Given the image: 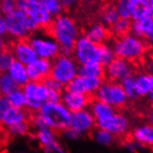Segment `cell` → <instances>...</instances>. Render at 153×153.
<instances>
[{
  "label": "cell",
  "mask_w": 153,
  "mask_h": 153,
  "mask_svg": "<svg viewBox=\"0 0 153 153\" xmlns=\"http://www.w3.org/2000/svg\"><path fill=\"white\" fill-rule=\"evenodd\" d=\"M133 137L142 146L153 148V125L147 124L136 128L133 133Z\"/></svg>",
  "instance_id": "obj_21"
},
{
  "label": "cell",
  "mask_w": 153,
  "mask_h": 153,
  "mask_svg": "<svg viewBox=\"0 0 153 153\" xmlns=\"http://www.w3.org/2000/svg\"><path fill=\"white\" fill-rule=\"evenodd\" d=\"M10 51L15 60L22 62L26 66L37 59L29 40L26 39H18V41L13 43Z\"/></svg>",
  "instance_id": "obj_16"
},
{
  "label": "cell",
  "mask_w": 153,
  "mask_h": 153,
  "mask_svg": "<svg viewBox=\"0 0 153 153\" xmlns=\"http://www.w3.org/2000/svg\"><path fill=\"white\" fill-rule=\"evenodd\" d=\"M94 98V94H82L75 92H65L61 96L60 104H64L71 112L85 110Z\"/></svg>",
  "instance_id": "obj_14"
},
{
  "label": "cell",
  "mask_w": 153,
  "mask_h": 153,
  "mask_svg": "<svg viewBox=\"0 0 153 153\" xmlns=\"http://www.w3.org/2000/svg\"><path fill=\"white\" fill-rule=\"evenodd\" d=\"M40 114L46 127L56 137H60L71 125V115L60 103H45Z\"/></svg>",
  "instance_id": "obj_2"
},
{
  "label": "cell",
  "mask_w": 153,
  "mask_h": 153,
  "mask_svg": "<svg viewBox=\"0 0 153 153\" xmlns=\"http://www.w3.org/2000/svg\"><path fill=\"white\" fill-rule=\"evenodd\" d=\"M94 96L97 100L112 106L118 111L123 109L128 100L121 85L112 81L103 82Z\"/></svg>",
  "instance_id": "obj_5"
},
{
  "label": "cell",
  "mask_w": 153,
  "mask_h": 153,
  "mask_svg": "<svg viewBox=\"0 0 153 153\" xmlns=\"http://www.w3.org/2000/svg\"><path fill=\"white\" fill-rule=\"evenodd\" d=\"M141 3L147 8V13L149 8L153 7V0H141Z\"/></svg>",
  "instance_id": "obj_40"
},
{
  "label": "cell",
  "mask_w": 153,
  "mask_h": 153,
  "mask_svg": "<svg viewBox=\"0 0 153 153\" xmlns=\"http://www.w3.org/2000/svg\"><path fill=\"white\" fill-rule=\"evenodd\" d=\"M74 54L80 65L90 63L101 64V45H97L85 36L79 37L74 45Z\"/></svg>",
  "instance_id": "obj_7"
},
{
  "label": "cell",
  "mask_w": 153,
  "mask_h": 153,
  "mask_svg": "<svg viewBox=\"0 0 153 153\" xmlns=\"http://www.w3.org/2000/svg\"><path fill=\"white\" fill-rule=\"evenodd\" d=\"M148 16L151 17L152 19H153V7H150L149 10H148Z\"/></svg>",
  "instance_id": "obj_44"
},
{
  "label": "cell",
  "mask_w": 153,
  "mask_h": 153,
  "mask_svg": "<svg viewBox=\"0 0 153 153\" xmlns=\"http://www.w3.org/2000/svg\"><path fill=\"white\" fill-rule=\"evenodd\" d=\"M7 100L10 107L13 108H22L26 104V97L22 89H19L10 94L7 97Z\"/></svg>",
  "instance_id": "obj_31"
},
{
  "label": "cell",
  "mask_w": 153,
  "mask_h": 153,
  "mask_svg": "<svg viewBox=\"0 0 153 153\" xmlns=\"http://www.w3.org/2000/svg\"><path fill=\"white\" fill-rule=\"evenodd\" d=\"M77 75L97 77L103 80L105 76V69L104 66L100 63H90L81 65L80 67H78Z\"/></svg>",
  "instance_id": "obj_25"
},
{
  "label": "cell",
  "mask_w": 153,
  "mask_h": 153,
  "mask_svg": "<svg viewBox=\"0 0 153 153\" xmlns=\"http://www.w3.org/2000/svg\"><path fill=\"white\" fill-rule=\"evenodd\" d=\"M129 2H132V3H137V2H140L141 0H127Z\"/></svg>",
  "instance_id": "obj_46"
},
{
  "label": "cell",
  "mask_w": 153,
  "mask_h": 153,
  "mask_svg": "<svg viewBox=\"0 0 153 153\" xmlns=\"http://www.w3.org/2000/svg\"><path fill=\"white\" fill-rule=\"evenodd\" d=\"M19 89H22V87L12 79L7 71L0 73V97H7L10 94Z\"/></svg>",
  "instance_id": "obj_24"
},
{
  "label": "cell",
  "mask_w": 153,
  "mask_h": 153,
  "mask_svg": "<svg viewBox=\"0 0 153 153\" xmlns=\"http://www.w3.org/2000/svg\"><path fill=\"white\" fill-rule=\"evenodd\" d=\"M134 85L139 97H146L153 89V74H141L134 77Z\"/></svg>",
  "instance_id": "obj_22"
},
{
  "label": "cell",
  "mask_w": 153,
  "mask_h": 153,
  "mask_svg": "<svg viewBox=\"0 0 153 153\" xmlns=\"http://www.w3.org/2000/svg\"><path fill=\"white\" fill-rule=\"evenodd\" d=\"M103 80L97 77L76 75L64 86L65 92H75L82 94H95L100 88Z\"/></svg>",
  "instance_id": "obj_12"
},
{
  "label": "cell",
  "mask_w": 153,
  "mask_h": 153,
  "mask_svg": "<svg viewBox=\"0 0 153 153\" xmlns=\"http://www.w3.org/2000/svg\"><path fill=\"white\" fill-rule=\"evenodd\" d=\"M112 49L116 58L127 61H136L142 58L146 50L143 40L133 33H127L119 36L113 45Z\"/></svg>",
  "instance_id": "obj_3"
},
{
  "label": "cell",
  "mask_w": 153,
  "mask_h": 153,
  "mask_svg": "<svg viewBox=\"0 0 153 153\" xmlns=\"http://www.w3.org/2000/svg\"><path fill=\"white\" fill-rule=\"evenodd\" d=\"M48 29L50 30L51 37L59 44L61 55L71 56L79 38V31L74 21L66 15H59Z\"/></svg>",
  "instance_id": "obj_1"
},
{
  "label": "cell",
  "mask_w": 153,
  "mask_h": 153,
  "mask_svg": "<svg viewBox=\"0 0 153 153\" xmlns=\"http://www.w3.org/2000/svg\"><path fill=\"white\" fill-rule=\"evenodd\" d=\"M153 27V19L149 16H145L134 20L131 24L132 33L138 37H147Z\"/></svg>",
  "instance_id": "obj_19"
},
{
  "label": "cell",
  "mask_w": 153,
  "mask_h": 153,
  "mask_svg": "<svg viewBox=\"0 0 153 153\" xmlns=\"http://www.w3.org/2000/svg\"><path fill=\"white\" fill-rule=\"evenodd\" d=\"M148 118H149V121L150 124H152V125H153V110L149 113Z\"/></svg>",
  "instance_id": "obj_43"
},
{
  "label": "cell",
  "mask_w": 153,
  "mask_h": 153,
  "mask_svg": "<svg viewBox=\"0 0 153 153\" xmlns=\"http://www.w3.org/2000/svg\"><path fill=\"white\" fill-rule=\"evenodd\" d=\"M120 85L123 87V91H124L125 95H126L128 100H136L139 97V96L137 93L136 85H134V77L129 76V77L124 78L123 80L121 81Z\"/></svg>",
  "instance_id": "obj_28"
},
{
  "label": "cell",
  "mask_w": 153,
  "mask_h": 153,
  "mask_svg": "<svg viewBox=\"0 0 153 153\" xmlns=\"http://www.w3.org/2000/svg\"><path fill=\"white\" fill-rule=\"evenodd\" d=\"M22 90L26 97V104L32 108L40 109L42 105L48 102L49 88L42 83L29 81L22 87Z\"/></svg>",
  "instance_id": "obj_9"
},
{
  "label": "cell",
  "mask_w": 153,
  "mask_h": 153,
  "mask_svg": "<svg viewBox=\"0 0 153 153\" xmlns=\"http://www.w3.org/2000/svg\"><path fill=\"white\" fill-rule=\"evenodd\" d=\"M149 96V100L153 103V89L151 90V91H150V93L148 95Z\"/></svg>",
  "instance_id": "obj_45"
},
{
  "label": "cell",
  "mask_w": 153,
  "mask_h": 153,
  "mask_svg": "<svg viewBox=\"0 0 153 153\" xmlns=\"http://www.w3.org/2000/svg\"><path fill=\"white\" fill-rule=\"evenodd\" d=\"M85 37L95 44L102 45L108 38V30L103 24H93L86 30Z\"/></svg>",
  "instance_id": "obj_23"
},
{
  "label": "cell",
  "mask_w": 153,
  "mask_h": 153,
  "mask_svg": "<svg viewBox=\"0 0 153 153\" xmlns=\"http://www.w3.org/2000/svg\"><path fill=\"white\" fill-rule=\"evenodd\" d=\"M17 8L28 15L38 25V27H48L51 24L53 17L46 10L43 0H16Z\"/></svg>",
  "instance_id": "obj_8"
},
{
  "label": "cell",
  "mask_w": 153,
  "mask_h": 153,
  "mask_svg": "<svg viewBox=\"0 0 153 153\" xmlns=\"http://www.w3.org/2000/svg\"><path fill=\"white\" fill-rule=\"evenodd\" d=\"M10 108V105L8 103L7 97H0V122H2L4 116L7 110Z\"/></svg>",
  "instance_id": "obj_37"
},
{
  "label": "cell",
  "mask_w": 153,
  "mask_h": 153,
  "mask_svg": "<svg viewBox=\"0 0 153 153\" xmlns=\"http://www.w3.org/2000/svg\"><path fill=\"white\" fill-rule=\"evenodd\" d=\"M5 42L2 38V36H0V54H1L5 50Z\"/></svg>",
  "instance_id": "obj_42"
},
{
  "label": "cell",
  "mask_w": 153,
  "mask_h": 153,
  "mask_svg": "<svg viewBox=\"0 0 153 153\" xmlns=\"http://www.w3.org/2000/svg\"><path fill=\"white\" fill-rule=\"evenodd\" d=\"M0 73H2V71H1V69H0Z\"/></svg>",
  "instance_id": "obj_48"
},
{
  "label": "cell",
  "mask_w": 153,
  "mask_h": 153,
  "mask_svg": "<svg viewBox=\"0 0 153 153\" xmlns=\"http://www.w3.org/2000/svg\"><path fill=\"white\" fill-rule=\"evenodd\" d=\"M115 54L111 47L101 45V64L103 66H107L115 59Z\"/></svg>",
  "instance_id": "obj_35"
},
{
  "label": "cell",
  "mask_w": 153,
  "mask_h": 153,
  "mask_svg": "<svg viewBox=\"0 0 153 153\" xmlns=\"http://www.w3.org/2000/svg\"><path fill=\"white\" fill-rule=\"evenodd\" d=\"M96 126V121L92 114L88 111H81L78 112H73L70 127L78 131L89 132Z\"/></svg>",
  "instance_id": "obj_17"
},
{
  "label": "cell",
  "mask_w": 153,
  "mask_h": 153,
  "mask_svg": "<svg viewBox=\"0 0 153 153\" xmlns=\"http://www.w3.org/2000/svg\"><path fill=\"white\" fill-rule=\"evenodd\" d=\"M131 22L130 20H126V19H120L117 21L112 26V31L115 34L119 35V36H122V35L127 34L128 32L131 30Z\"/></svg>",
  "instance_id": "obj_33"
},
{
  "label": "cell",
  "mask_w": 153,
  "mask_h": 153,
  "mask_svg": "<svg viewBox=\"0 0 153 153\" xmlns=\"http://www.w3.org/2000/svg\"><path fill=\"white\" fill-rule=\"evenodd\" d=\"M7 33L17 39H24L31 32L35 31L38 25L23 11L16 10L5 15Z\"/></svg>",
  "instance_id": "obj_4"
},
{
  "label": "cell",
  "mask_w": 153,
  "mask_h": 153,
  "mask_svg": "<svg viewBox=\"0 0 153 153\" xmlns=\"http://www.w3.org/2000/svg\"><path fill=\"white\" fill-rule=\"evenodd\" d=\"M29 42L37 58L50 60L58 57L60 53L59 44L51 36H33L29 40Z\"/></svg>",
  "instance_id": "obj_10"
},
{
  "label": "cell",
  "mask_w": 153,
  "mask_h": 153,
  "mask_svg": "<svg viewBox=\"0 0 153 153\" xmlns=\"http://www.w3.org/2000/svg\"><path fill=\"white\" fill-rule=\"evenodd\" d=\"M133 5L134 3L129 2L127 0H119L115 8L121 19H132L133 14Z\"/></svg>",
  "instance_id": "obj_29"
},
{
  "label": "cell",
  "mask_w": 153,
  "mask_h": 153,
  "mask_svg": "<svg viewBox=\"0 0 153 153\" xmlns=\"http://www.w3.org/2000/svg\"><path fill=\"white\" fill-rule=\"evenodd\" d=\"M22 121H27L25 113L23 111V110L22 108H13L10 107V109L7 110V111L6 112L4 118L2 120V123L5 125H14L16 123H19Z\"/></svg>",
  "instance_id": "obj_26"
},
{
  "label": "cell",
  "mask_w": 153,
  "mask_h": 153,
  "mask_svg": "<svg viewBox=\"0 0 153 153\" xmlns=\"http://www.w3.org/2000/svg\"><path fill=\"white\" fill-rule=\"evenodd\" d=\"M78 66L71 56L59 55L51 62L50 77L62 85L69 84L77 75Z\"/></svg>",
  "instance_id": "obj_6"
},
{
  "label": "cell",
  "mask_w": 153,
  "mask_h": 153,
  "mask_svg": "<svg viewBox=\"0 0 153 153\" xmlns=\"http://www.w3.org/2000/svg\"><path fill=\"white\" fill-rule=\"evenodd\" d=\"M101 19L102 22L105 25H109V26H112L117 21L120 19V17L118 15V12H117L115 7H108L102 12L101 15Z\"/></svg>",
  "instance_id": "obj_30"
},
{
  "label": "cell",
  "mask_w": 153,
  "mask_h": 153,
  "mask_svg": "<svg viewBox=\"0 0 153 153\" xmlns=\"http://www.w3.org/2000/svg\"><path fill=\"white\" fill-rule=\"evenodd\" d=\"M134 67L130 61L125 59L115 58L110 64H108L105 70V75L108 76L110 81L118 82L124 78L133 76Z\"/></svg>",
  "instance_id": "obj_13"
},
{
  "label": "cell",
  "mask_w": 153,
  "mask_h": 153,
  "mask_svg": "<svg viewBox=\"0 0 153 153\" xmlns=\"http://www.w3.org/2000/svg\"><path fill=\"white\" fill-rule=\"evenodd\" d=\"M43 4L46 10L52 17L60 15L63 10V6H62L60 0H43Z\"/></svg>",
  "instance_id": "obj_32"
},
{
  "label": "cell",
  "mask_w": 153,
  "mask_h": 153,
  "mask_svg": "<svg viewBox=\"0 0 153 153\" xmlns=\"http://www.w3.org/2000/svg\"><path fill=\"white\" fill-rule=\"evenodd\" d=\"M147 39H148V42L153 47V27H152V29H151L150 33H149V35L147 36Z\"/></svg>",
  "instance_id": "obj_41"
},
{
  "label": "cell",
  "mask_w": 153,
  "mask_h": 153,
  "mask_svg": "<svg viewBox=\"0 0 153 153\" xmlns=\"http://www.w3.org/2000/svg\"><path fill=\"white\" fill-rule=\"evenodd\" d=\"M87 109H88V111L94 117L96 123L105 120L107 118H110V117H111L115 113L119 112L112 106L97 100L95 96L91 103L87 107Z\"/></svg>",
  "instance_id": "obj_18"
},
{
  "label": "cell",
  "mask_w": 153,
  "mask_h": 153,
  "mask_svg": "<svg viewBox=\"0 0 153 153\" xmlns=\"http://www.w3.org/2000/svg\"><path fill=\"white\" fill-rule=\"evenodd\" d=\"M15 60L10 50L5 49L0 54V69L2 71H7L10 67L12 62Z\"/></svg>",
  "instance_id": "obj_34"
},
{
  "label": "cell",
  "mask_w": 153,
  "mask_h": 153,
  "mask_svg": "<svg viewBox=\"0 0 153 153\" xmlns=\"http://www.w3.org/2000/svg\"><path fill=\"white\" fill-rule=\"evenodd\" d=\"M61 1V4L63 6V7H67V8H70L71 7H74L78 0H60Z\"/></svg>",
  "instance_id": "obj_39"
},
{
  "label": "cell",
  "mask_w": 153,
  "mask_h": 153,
  "mask_svg": "<svg viewBox=\"0 0 153 153\" xmlns=\"http://www.w3.org/2000/svg\"><path fill=\"white\" fill-rule=\"evenodd\" d=\"M16 8V0H0V11L4 15L11 13Z\"/></svg>",
  "instance_id": "obj_36"
},
{
  "label": "cell",
  "mask_w": 153,
  "mask_h": 153,
  "mask_svg": "<svg viewBox=\"0 0 153 153\" xmlns=\"http://www.w3.org/2000/svg\"><path fill=\"white\" fill-rule=\"evenodd\" d=\"M27 74H28L29 81L31 82L42 83L45 79L50 75L51 71V61L37 58L33 62L26 66Z\"/></svg>",
  "instance_id": "obj_15"
},
{
  "label": "cell",
  "mask_w": 153,
  "mask_h": 153,
  "mask_svg": "<svg viewBox=\"0 0 153 153\" xmlns=\"http://www.w3.org/2000/svg\"><path fill=\"white\" fill-rule=\"evenodd\" d=\"M6 33H7V24H6L5 18L0 17V36H3Z\"/></svg>",
  "instance_id": "obj_38"
},
{
  "label": "cell",
  "mask_w": 153,
  "mask_h": 153,
  "mask_svg": "<svg viewBox=\"0 0 153 153\" xmlns=\"http://www.w3.org/2000/svg\"><path fill=\"white\" fill-rule=\"evenodd\" d=\"M7 71L10 74L12 79L21 87H22L25 84L29 82V77H28V74H27L26 65L22 64L20 61L14 60Z\"/></svg>",
  "instance_id": "obj_20"
},
{
  "label": "cell",
  "mask_w": 153,
  "mask_h": 153,
  "mask_svg": "<svg viewBox=\"0 0 153 153\" xmlns=\"http://www.w3.org/2000/svg\"><path fill=\"white\" fill-rule=\"evenodd\" d=\"M96 125L107 132L112 134L117 138L127 137L129 129V121L123 114L117 112L110 118L96 123Z\"/></svg>",
  "instance_id": "obj_11"
},
{
  "label": "cell",
  "mask_w": 153,
  "mask_h": 153,
  "mask_svg": "<svg viewBox=\"0 0 153 153\" xmlns=\"http://www.w3.org/2000/svg\"><path fill=\"white\" fill-rule=\"evenodd\" d=\"M152 65H153V56H152Z\"/></svg>",
  "instance_id": "obj_47"
},
{
  "label": "cell",
  "mask_w": 153,
  "mask_h": 153,
  "mask_svg": "<svg viewBox=\"0 0 153 153\" xmlns=\"http://www.w3.org/2000/svg\"><path fill=\"white\" fill-rule=\"evenodd\" d=\"M89 136L95 138L98 143L102 144V145H106V146H111L116 141V137L113 136L112 134L107 132L100 127H97V125L89 132Z\"/></svg>",
  "instance_id": "obj_27"
}]
</instances>
